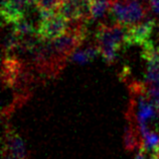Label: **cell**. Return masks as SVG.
Returning <instances> with one entry per match:
<instances>
[{
  "label": "cell",
  "mask_w": 159,
  "mask_h": 159,
  "mask_svg": "<svg viewBox=\"0 0 159 159\" xmlns=\"http://www.w3.org/2000/svg\"><path fill=\"white\" fill-rule=\"evenodd\" d=\"M112 0H92L91 17L93 19L101 18L111 8Z\"/></svg>",
  "instance_id": "obj_10"
},
{
  "label": "cell",
  "mask_w": 159,
  "mask_h": 159,
  "mask_svg": "<svg viewBox=\"0 0 159 159\" xmlns=\"http://www.w3.org/2000/svg\"><path fill=\"white\" fill-rule=\"evenodd\" d=\"M1 1H5V0H1Z\"/></svg>",
  "instance_id": "obj_14"
},
{
  "label": "cell",
  "mask_w": 159,
  "mask_h": 159,
  "mask_svg": "<svg viewBox=\"0 0 159 159\" xmlns=\"http://www.w3.org/2000/svg\"><path fill=\"white\" fill-rule=\"evenodd\" d=\"M110 11L117 22L126 27L143 22L147 14L145 6L138 0H112Z\"/></svg>",
  "instance_id": "obj_2"
},
{
  "label": "cell",
  "mask_w": 159,
  "mask_h": 159,
  "mask_svg": "<svg viewBox=\"0 0 159 159\" xmlns=\"http://www.w3.org/2000/svg\"><path fill=\"white\" fill-rule=\"evenodd\" d=\"M153 19H144L137 24L131 27H127V35H126V44L127 47L131 45H140L143 46L147 42H149V37L151 36L154 28Z\"/></svg>",
  "instance_id": "obj_7"
},
{
  "label": "cell",
  "mask_w": 159,
  "mask_h": 159,
  "mask_svg": "<svg viewBox=\"0 0 159 159\" xmlns=\"http://www.w3.org/2000/svg\"><path fill=\"white\" fill-rule=\"evenodd\" d=\"M92 0H61L57 12L70 22H85L91 17Z\"/></svg>",
  "instance_id": "obj_4"
},
{
  "label": "cell",
  "mask_w": 159,
  "mask_h": 159,
  "mask_svg": "<svg viewBox=\"0 0 159 159\" xmlns=\"http://www.w3.org/2000/svg\"><path fill=\"white\" fill-rule=\"evenodd\" d=\"M12 30L17 33L20 37L32 35L33 32H34L32 24L30 23V22L25 19V17H23L18 20V22H16L15 23H13V28Z\"/></svg>",
  "instance_id": "obj_11"
},
{
  "label": "cell",
  "mask_w": 159,
  "mask_h": 159,
  "mask_svg": "<svg viewBox=\"0 0 159 159\" xmlns=\"http://www.w3.org/2000/svg\"><path fill=\"white\" fill-rule=\"evenodd\" d=\"M149 6L153 12L159 14V0H149Z\"/></svg>",
  "instance_id": "obj_13"
},
{
  "label": "cell",
  "mask_w": 159,
  "mask_h": 159,
  "mask_svg": "<svg viewBox=\"0 0 159 159\" xmlns=\"http://www.w3.org/2000/svg\"><path fill=\"white\" fill-rule=\"evenodd\" d=\"M33 0H5L1 1V15L7 23H15L24 17Z\"/></svg>",
  "instance_id": "obj_6"
},
{
  "label": "cell",
  "mask_w": 159,
  "mask_h": 159,
  "mask_svg": "<svg viewBox=\"0 0 159 159\" xmlns=\"http://www.w3.org/2000/svg\"><path fill=\"white\" fill-rule=\"evenodd\" d=\"M33 3L37 9L41 12H52L57 11L61 0H33Z\"/></svg>",
  "instance_id": "obj_12"
},
{
  "label": "cell",
  "mask_w": 159,
  "mask_h": 159,
  "mask_svg": "<svg viewBox=\"0 0 159 159\" xmlns=\"http://www.w3.org/2000/svg\"><path fill=\"white\" fill-rule=\"evenodd\" d=\"M127 27L117 22L114 26L101 24L99 27L96 39L100 54L107 63H113L122 47H127L126 44Z\"/></svg>",
  "instance_id": "obj_1"
},
{
  "label": "cell",
  "mask_w": 159,
  "mask_h": 159,
  "mask_svg": "<svg viewBox=\"0 0 159 159\" xmlns=\"http://www.w3.org/2000/svg\"><path fill=\"white\" fill-rule=\"evenodd\" d=\"M3 159H27L25 144L15 131L7 129L3 141Z\"/></svg>",
  "instance_id": "obj_5"
},
{
  "label": "cell",
  "mask_w": 159,
  "mask_h": 159,
  "mask_svg": "<svg viewBox=\"0 0 159 159\" xmlns=\"http://www.w3.org/2000/svg\"><path fill=\"white\" fill-rule=\"evenodd\" d=\"M70 22L57 11L41 12L37 35L43 40L49 41L60 37L69 30Z\"/></svg>",
  "instance_id": "obj_3"
},
{
  "label": "cell",
  "mask_w": 159,
  "mask_h": 159,
  "mask_svg": "<svg viewBox=\"0 0 159 159\" xmlns=\"http://www.w3.org/2000/svg\"><path fill=\"white\" fill-rule=\"evenodd\" d=\"M100 53L98 46H90L85 50L75 51L70 55V60L79 64H86L88 62L94 60L96 56Z\"/></svg>",
  "instance_id": "obj_9"
},
{
  "label": "cell",
  "mask_w": 159,
  "mask_h": 159,
  "mask_svg": "<svg viewBox=\"0 0 159 159\" xmlns=\"http://www.w3.org/2000/svg\"><path fill=\"white\" fill-rule=\"evenodd\" d=\"M124 144H125V148L128 151H133L137 147H139L141 144V142H139V139H138L137 129L133 126V121L131 120H128L126 128H125Z\"/></svg>",
  "instance_id": "obj_8"
}]
</instances>
